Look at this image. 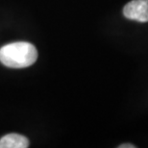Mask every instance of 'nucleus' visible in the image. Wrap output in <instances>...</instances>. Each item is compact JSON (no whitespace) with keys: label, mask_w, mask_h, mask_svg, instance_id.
Instances as JSON below:
<instances>
[{"label":"nucleus","mask_w":148,"mask_h":148,"mask_svg":"<svg viewBox=\"0 0 148 148\" xmlns=\"http://www.w3.org/2000/svg\"><path fill=\"white\" fill-rule=\"evenodd\" d=\"M38 59V50L32 43L19 41L0 48V62L11 69H24L32 66Z\"/></svg>","instance_id":"obj_1"},{"label":"nucleus","mask_w":148,"mask_h":148,"mask_svg":"<svg viewBox=\"0 0 148 148\" xmlns=\"http://www.w3.org/2000/svg\"><path fill=\"white\" fill-rule=\"evenodd\" d=\"M123 14L126 18L138 22L148 21V0H132L124 6Z\"/></svg>","instance_id":"obj_2"},{"label":"nucleus","mask_w":148,"mask_h":148,"mask_svg":"<svg viewBox=\"0 0 148 148\" xmlns=\"http://www.w3.org/2000/svg\"><path fill=\"white\" fill-rule=\"evenodd\" d=\"M28 138L19 134H9L0 138V148H27Z\"/></svg>","instance_id":"obj_3"},{"label":"nucleus","mask_w":148,"mask_h":148,"mask_svg":"<svg viewBox=\"0 0 148 148\" xmlns=\"http://www.w3.org/2000/svg\"><path fill=\"white\" fill-rule=\"evenodd\" d=\"M119 148H135L136 146L133 145V144H130V143H125V144H121V145L118 146Z\"/></svg>","instance_id":"obj_4"}]
</instances>
